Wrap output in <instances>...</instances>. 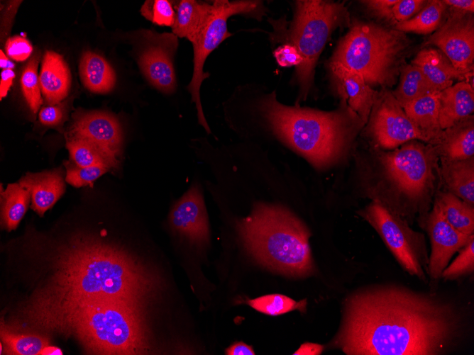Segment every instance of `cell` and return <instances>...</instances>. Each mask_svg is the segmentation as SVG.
<instances>
[{
	"instance_id": "6da1fadb",
	"label": "cell",
	"mask_w": 474,
	"mask_h": 355,
	"mask_svg": "<svg viewBox=\"0 0 474 355\" xmlns=\"http://www.w3.org/2000/svg\"><path fill=\"white\" fill-rule=\"evenodd\" d=\"M45 263V278L19 309L14 331L38 332L52 320L100 300L143 304L157 288L153 274L101 232H72L59 240L31 239Z\"/></svg>"
},
{
	"instance_id": "7a4b0ae2",
	"label": "cell",
	"mask_w": 474,
	"mask_h": 355,
	"mask_svg": "<svg viewBox=\"0 0 474 355\" xmlns=\"http://www.w3.org/2000/svg\"><path fill=\"white\" fill-rule=\"evenodd\" d=\"M462 327L452 303L405 287L379 285L346 300L331 344L348 355H441L458 342Z\"/></svg>"
},
{
	"instance_id": "3957f363",
	"label": "cell",
	"mask_w": 474,
	"mask_h": 355,
	"mask_svg": "<svg viewBox=\"0 0 474 355\" xmlns=\"http://www.w3.org/2000/svg\"><path fill=\"white\" fill-rule=\"evenodd\" d=\"M260 108L274 134L318 168L343 157L363 124L347 106L330 112L287 106L277 100L275 91Z\"/></svg>"
},
{
	"instance_id": "277c9868",
	"label": "cell",
	"mask_w": 474,
	"mask_h": 355,
	"mask_svg": "<svg viewBox=\"0 0 474 355\" xmlns=\"http://www.w3.org/2000/svg\"><path fill=\"white\" fill-rule=\"evenodd\" d=\"M143 304L100 300L45 325L38 334L72 337L90 354H141L149 348Z\"/></svg>"
},
{
	"instance_id": "5b68a950",
	"label": "cell",
	"mask_w": 474,
	"mask_h": 355,
	"mask_svg": "<svg viewBox=\"0 0 474 355\" xmlns=\"http://www.w3.org/2000/svg\"><path fill=\"white\" fill-rule=\"evenodd\" d=\"M237 228L247 252L264 266L294 277L315 272L311 233L287 209L257 203L249 216L238 221Z\"/></svg>"
},
{
	"instance_id": "8992f818",
	"label": "cell",
	"mask_w": 474,
	"mask_h": 355,
	"mask_svg": "<svg viewBox=\"0 0 474 355\" xmlns=\"http://www.w3.org/2000/svg\"><path fill=\"white\" fill-rule=\"evenodd\" d=\"M378 155L395 192L386 207L407 222L419 213V225L423 227L434 193L435 172L439 170L436 147L412 140L399 149L381 151Z\"/></svg>"
},
{
	"instance_id": "52a82bcc",
	"label": "cell",
	"mask_w": 474,
	"mask_h": 355,
	"mask_svg": "<svg viewBox=\"0 0 474 355\" xmlns=\"http://www.w3.org/2000/svg\"><path fill=\"white\" fill-rule=\"evenodd\" d=\"M408 45L404 33L354 20L330 62L358 73L369 86H392Z\"/></svg>"
},
{
	"instance_id": "ba28073f",
	"label": "cell",
	"mask_w": 474,
	"mask_h": 355,
	"mask_svg": "<svg viewBox=\"0 0 474 355\" xmlns=\"http://www.w3.org/2000/svg\"><path fill=\"white\" fill-rule=\"evenodd\" d=\"M343 3L321 0L296 1L290 36L302 59L296 67L298 101L306 99L312 86L316 62L332 32L349 24Z\"/></svg>"
},
{
	"instance_id": "9c48e42d",
	"label": "cell",
	"mask_w": 474,
	"mask_h": 355,
	"mask_svg": "<svg viewBox=\"0 0 474 355\" xmlns=\"http://www.w3.org/2000/svg\"><path fill=\"white\" fill-rule=\"evenodd\" d=\"M359 214L378 233L401 267L426 283L429 256L424 235L412 230L404 218L377 200Z\"/></svg>"
},
{
	"instance_id": "30bf717a",
	"label": "cell",
	"mask_w": 474,
	"mask_h": 355,
	"mask_svg": "<svg viewBox=\"0 0 474 355\" xmlns=\"http://www.w3.org/2000/svg\"><path fill=\"white\" fill-rule=\"evenodd\" d=\"M214 11L200 35L192 43L194 50V69L187 90L191 94L192 101L195 103L199 123L205 130H211L204 117L200 101V87L203 81L209 77L204 72V64L209 55L227 38L232 35L227 28L228 18L233 15H244L260 19L265 9L260 1L216 0L213 1Z\"/></svg>"
},
{
	"instance_id": "8fae6325",
	"label": "cell",
	"mask_w": 474,
	"mask_h": 355,
	"mask_svg": "<svg viewBox=\"0 0 474 355\" xmlns=\"http://www.w3.org/2000/svg\"><path fill=\"white\" fill-rule=\"evenodd\" d=\"M369 117L368 133L381 148L394 149L412 140L424 142L402 107L387 91L377 94Z\"/></svg>"
},
{
	"instance_id": "7c38bea8",
	"label": "cell",
	"mask_w": 474,
	"mask_h": 355,
	"mask_svg": "<svg viewBox=\"0 0 474 355\" xmlns=\"http://www.w3.org/2000/svg\"><path fill=\"white\" fill-rule=\"evenodd\" d=\"M426 45L438 47L458 71L473 73L474 61L473 13L453 9L446 21L428 38Z\"/></svg>"
},
{
	"instance_id": "4fadbf2b",
	"label": "cell",
	"mask_w": 474,
	"mask_h": 355,
	"mask_svg": "<svg viewBox=\"0 0 474 355\" xmlns=\"http://www.w3.org/2000/svg\"><path fill=\"white\" fill-rule=\"evenodd\" d=\"M423 227L429 235L431 246L428 276L431 280L437 282L452 257L462 249L474 235H464L450 225L434 202Z\"/></svg>"
},
{
	"instance_id": "5bb4252c",
	"label": "cell",
	"mask_w": 474,
	"mask_h": 355,
	"mask_svg": "<svg viewBox=\"0 0 474 355\" xmlns=\"http://www.w3.org/2000/svg\"><path fill=\"white\" fill-rule=\"evenodd\" d=\"M155 44L145 48L138 57L140 70L148 81L165 94H172L177 86L173 57L178 46L177 37L172 33L154 35Z\"/></svg>"
},
{
	"instance_id": "9a60e30c",
	"label": "cell",
	"mask_w": 474,
	"mask_h": 355,
	"mask_svg": "<svg viewBox=\"0 0 474 355\" xmlns=\"http://www.w3.org/2000/svg\"><path fill=\"white\" fill-rule=\"evenodd\" d=\"M170 225L192 243L204 247L209 242L208 216L202 192L194 184L172 208Z\"/></svg>"
},
{
	"instance_id": "2e32d148",
	"label": "cell",
	"mask_w": 474,
	"mask_h": 355,
	"mask_svg": "<svg viewBox=\"0 0 474 355\" xmlns=\"http://www.w3.org/2000/svg\"><path fill=\"white\" fill-rule=\"evenodd\" d=\"M71 134L83 137L111 157L120 161L123 135L117 119L105 112H77Z\"/></svg>"
},
{
	"instance_id": "e0dca14e",
	"label": "cell",
	"mask_w": 474,
	"mask_h": 355,
	"mask_svg": "<svg viewBox=\"0 0 474 355\" xmlns=\"http://www.w3.org/2000/svg\"><path fill=\"white\" fill-rule=\"evenodd\" d=\"M337 94L363 124L368 120L377 93L358 73L337 63H329Z\"/></svg>"
},
{
	"instance_id": "ac0fdd59",
	"label": "cell",
	"mask_w": 474,
	"mask_h": 355,
	"mask_svg": "<svg viewBox=\"0 0 474 355\" xmlns=\"http://www.w3.org/2000/svg\"><path fill=\"white\" fill-rule=\"evenodd\" d=\"M18 183L29 191L31 207L41 217L65 191L62 168L38 173L28 172Z\"/></svg>"
},
{
	"instance_id": "d6986e66",
	"label": "cell",
	"mask_w": 474,
	"mask_h": 355,
	"mask_svg": "<svg viewBox=\"0 0 474 355\" xmlns=\"http://www.w3.org/2000/svg\"><path fill=\"white\" fill-rule=\"evenodd\" d=\"M411 64L418 67L436 91L453 85L454 80L469 82L473 73H463L456 69L446 55L436 48L421 50Z\"/></svg>"
},
{
	"instance_id": "ffe728a7",
	"label": "cell",
	"mask_w": 474,
	"mask_h": 355,
	"mask_svg": "<svg viewBox=\"0 0 474 355\" xmlns=\"http://www.w3.org/2000/svg\"><path fill=\"white\" fill-rule=\"evenodd\" d=\"M41 93L50 104H57L67 97L71 85L70 69L63 57L47 51L39 75Z\"/></svg>"
},
{
	"instance_id": "44dd1931",
	"label": "cell",
	"mask_w": 474,
	"mask_h": 355,
	"mask_svg": "<svg viewBox=\"0 0 474 355\" xmlns=\"http://www.w3.org/2000/svg\"><path fill=\"white\" fill-rule=\"evenodd\" d=\"M474 111V90L470 82L461 81L439 93V124L445 130Z\"/></svg>"
},
{
	"instance_id": "7402d4cb",
	"label": "cell",
	"mask_w": 474,
	"mask_h": 355,
	"mask_svg": "<svg viewBox=\"0 0 474 355\" xmlns=\"http://www.w3.org/2000/svg\"><path fill=\"white\" fill-rule=\"evenodd\" d=\"M439 157L449 160H462L474 155V117L468 115L443 130L434 145Z\"/></svg>"
},
{
	"instance_id": "603a6c76",
	"label": "cell",
	"mask_w": 474,
	"mask_h": 355,
	"mask_svg": "<svg viewBox=\"0 0 474 355\" xmlns=\"http://www.w3.org/2000/svg\"><path fill=\"white\" fill-rule=\"evenodd\" d=\"M439 93L434 91L402 106L424 142L434 145L442 132L439 124Z\"/></svg>"
},
{
	"instance_id": "cb8c5ba5",
	"label": "cell",
	"mask_w": 474,
	"mask_h": 355,
	"mask_svg": "<svg viewBox=\"0 0 474 355\" xmlns=\"http://www.w3.org/2000/svg\"><path fill=\"white\" fill-rule=\"evenodd\" d=\"M172 33L194 43L209 21L214 4L194 0H182L175 6Z\"/></svg>"
},
{
	"instance_id": "d4e9b609",
	"label": "cell",
	"mask_w": 474,
	"mask_h": 355,
	"mask_svg": "<svg viewBox=\"0 0 474 355\" xmlns=\"http://www.w3.org/2000/svg\"><path fill=\"white\" fill-rule=\"evenodd\" d=\"M439 169L448 192L474 205V157L462 160L440 157Z\"/></svg>"
},
{
	"instance_id": "484cf974",
	"label": "cell",
	"mask_w": 474,
	"mask_h": 355,
	"mask_svg": "<svg viewBox=\"0 0 474 355\" xmlns=\"http://www.w3.org/2000/svg\"><path fill=\"white\" fill-rule=\"evenodd\" d=\"M79 74L83 84L92 92H109L116 83L113 68L104 58L94 52L83 54L79 62Z\"/></svg>"
},
{
	"instance_id": "4316f807",
	"label": "cell",
	"mask_w": 474,
	"mask_h": 355,
	"mask_svg": "<svg viewBox=\"0 0 474 355\" xmlns=\"http://www.w3.org/2000/svg\"><path fill=\"white\" fill-rule=\"evenodd\" d=\"M436 203L447 222L458 232L474 235V205L448 191H438Z\"/></svg>"
},
{
	"instance_id": "83f0119b",
	"label": "cell",
	"mask_w": 474,
	"mask_h": 355,
	"mask_svg": "<svg viewBox=\"0 0 474 355\" xmlns=\"http://www.w3.org/2000/svg\"><path fill=\"white\" fill-rule=\"evenodd\" d=\"M1 220L2 227L15 230L25 215L31 195L19 183L10 184L5 190L1 188Z\"/></svg>"
},
{
	"instance_id": "f1b7e54d",
	"label": "cell",
	"mask_w": 474,
	"mask_h": 355,
	"mask_svg": "<svg viewBox=\"0 0 474 355\" xmlns=\"http://www.w3.org/2000/svg\"><path fill=\"white\" fill-rule=\"evenodd\" d=\"M1 340L6 354L37 355L43 354L50 345V339L38 333L16 332L1 322Z\"/></svg>"
},
{
	"instance_id": "f546056e",
	"label": "cell",
	"mask_w": 474,
	"mask_h": 355,
	"mask_svg": "<svg viewBox=\"0 0 474 355\" xmlns=\"http://www.w3.org/2000/svg\"><path fill=\"white\" fill-rule=\"evenodd\" d=\"M66 147L69 150L71 161L80 167L104 165L111 171L117 170L120 161L116 160L89 140L70 133Z\"/></svg>"
},
{
	"instance_id": "4dcf8cb0",
	"label": "cell",
	"mask_w": 474,
	"mask_h": 355,
	"mask_svg": "<svg viewBox=\"0 0 474 355\" xmlns=\"http://www.w3.org/2000/svg\"><path fill=\"white\" fill-rule=\"evenodd\" d=\"M434 91L420 69L409 64L401 67L399 85L392 94L402 107Z\"/></svg>"
},
{
	"instance_id": "1f68e13d",
	"label": "cell",
	"mask_w": 474,
	"mask_h": 355,
	"mask_svg": "<svg viewBox=\"0 0 474 355\" xmlns=\"http://www.w3.org/2000/svg\"><path fill=\"white\" fill-rule=\"evenodd\" d=\"M446 9L443 1H429L416 16L397 23L394 29L402 33H430L440 27Z\"/></svg>"
},
{
	"instance_id": "d6a6232c",
	"label": "cell",
	"mask_w": 474,
	"mask_h": 355,
	"mask_svg": "<svg viewBox=\"0 0 474 355\" xmlns=\"http://www.w3.org/2000/svg\"><path fill=\"white\" fill-rule=\"evenodd\" d=\"M247 303L260 312L269 315H280L295 310L304 312L307 300L297 302L284 295L270 294L248 300Z\"/></svg>"
},
{
	"instance_id": "836d02e7",
	"label": "cell",
	"mask_w": 474,
	"mask_h": 355,
	"mask_svg": "<svg viewBox=\"0 0 474 355\" xmlns=\"http://www.w3.org/2000/svg\"><path fill=\"white\" fill-rule=\"evenodd\" d=\"M39 57L34 55L24 67L21 85L23 96L33 113H36L43 103L41 90L38 76Z\"/></svg>"
},
{
	"instance_id": "e575fe53",
	"label": "cell",
	"mask_w": 474,
	"mask_h": 355,
	"mask_svg": "<svg viewBox=\"0 0 474 355\" xmlns=\"http://www.w3.org/2000/svg\"><path fill=\"white\" fill-rule=\"evenodd\" d=\"M64 165L66 168V181L75 187L84 186H92L94 181L104 174L111 171L104 165H96L92 167H80L72 161H65Z\"/></svg>"
},
{
	"instance_id": "d590c367",
	"label": "cell",
	"mask_w": 474,
	"mask_h": 355,
	"mask_svg": "<svg viewBox=\"0 0 474 355\" xmlns=\"http://www.w3.org/2000/svg\"><path fill=\"white\" fill-rule=\"evenodd\" d=\"M474 271V236L459 251V254L447 266L441 274L444 280H456L463 276L471 274Z\"/></svg>"
},
{
	"instance_id": "8d00e7d4",
	"label": "cell",
	"mask_w": 474,
	"mask_h": 355,
	"mask_svg": "<svg viewBox=\"0 0 474 355\" xmlns=\"http://www.w3.org/2000/svg\"><path fill=\"white\" fill-rule=\"evenodd\" d=\"M140 13L146 19L158 26H172L175 23V10L167 0L146 1Z\"/></svg>"
},
{
	"instance_id": "74e56055",
	"label": "cell",
	"mask_w": 474,
	"mask_h": 355,
	"mask_svg": "<svg viewBox=\"0 0 474 355\" xmlns=\"http://www.w3.org/2000/svg\"><path fill=\"white\" fill-rule=\"evenodd\" d=\"M426 2L423 0H398L392 8L395 24L410 19L423 9Z\"/></svg>"
},
{
	"instance_id": "f35d334b",
	"label": "cell",
	"mask_w": 474,
	"mask_h": 355,
	"mask_svg": "<svg viewBox=\"0 0 474 355\" xmlns=\"http://www.w3.org/2000/svg\"><path fill=\"white\" fill-rule=\"evenodd\" d=\"M5 50L11 59L21 62L30 57L33 51V47L25 38L13 36L7 40Z\"/></svg>"
},
{
	"instance_id": "ab89813d",
	"label": "cell",
	"mask_w": 474,
	"mask_h": 355,
	"mask_svg": "<svg viewBox=\"0 0 474 355\" xmlns=\"http://www.w3.org/2000/svg\"><path fill=\"white\" fill-rule=\"evenodd\" d=\"M398 0L362 1L366 9L375 16L395 25L392 8Z\"/></svg>"
},
{
	"instance_id": "60d3db41",
	"label": "cell",
	"mask_w": 474,
	"mask_h": 355,
	"mask_svg": "<svg viewBox=\"0 0 474 355\" xmlns=\"http://www.w3.org/2000/svg\"><path fill=\"white\" fill-rule=\"evenodd\" d=\"M274 56L277 64L284 67H297L302 62L299 51L291 44L283 45L277 48L274 52Z\"/></svg>"
},
{
	"instance_id": "b9f144b4",
	"label": "cell",
	"mask_w": 474,
	"mask_h": 355,
	"mask_svg": "<svg viewBox=\"0 0 474 355\" xmlns=\"http://www.w3.org/2000/svg\"><path fill=\"white\" fill-rule=\"evenodd\" d=\"M64 113V108L61 105L50 104L40 109L39 120L44 125L56 126L62 121Z\"/></svg>"
},
{
	"instance_id": "7bdbcfd3",
	"label": "cell",
	"mask_w": 474,
	"mask_h": 355,
	"mask_svg": "<svg viewBox=\"0 0 474 355\" xmlns=\"http://www.w3.org/2000/svg\"><path fill=\"white\" fill-rule=\"evenodd\" d=\"M15 77V73L11 69H3L1 73V82H0V98L2 99L4 96H6L10 86L12 84L13 78Z\"/></svg>"
},
{
	"instance_id": "ee69618b",
	"label": "cell",
	"mask_w": 474,
	"mask_h": 355,
	"mask_svg": "<svg viewBox=\"0 0 474 355\" xmlns=\"http://www.w3.org/2000/svg\"><path fill=\"white\" fill-rule=\"evenodd\" d=\"M443 2L453 9L473 13V0H443Z\"/></svg>"
},
{
	"instance_id": "f6af8a7d",
	"label": "cell",
	"mask_w": 474,
	"mask_h": 355,
	"mask_svg": "<svg viewBox=\"0 0 474 355\" xmlns=\"http://www.w3.org/2000/svg\"><path fill=\"white\" fill-rule=\"evenodd\" d=\"M227 355H253L255 352L250 346L242 342H235L226 350Z\"/></svg>"
},
{
	"instance_id": "bcb514c9",
	"label": "cell",
	"mask_w": 474,
	"mask_h": 355,
	"mask_svg": "<svg viewBox=\"0 0 474 355\" xmlns=\"http://www.w3.org/2000/svg\"><path fill=\"white\" fill-rule=\"evenodd\" d=\"M324 350V346L316 343H304L293 354L318 355Z\"/></svg>"
},
{
	"instance_id": "7dc6e473",
	"label": "cell",
	"mask_w": 474,
	"mask_h": 355,
	"mask_svg": "<svg viewBox=\"0 0 474 355\" xmlns=\"http://www.w3.org/2000/svg\"><path fill=\"white\" fill-rule=\"evenodd\" d=\"M0 67L4 69H12L15 67L14 64L6 57L2 50L0 51Z\"/></svg>"
}]
</instances>
